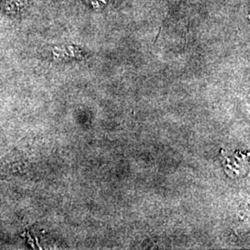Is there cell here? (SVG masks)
Instances as JSON below:
<instances>
[{
    "label": "cell",
    "instance_id": "6da1fadb",
    "mask_svg": "<svg viewBox=\"0 0 250 250\" xmlns=\"http://www.w3.org/2000/svg\"><path fill=\"white\" fill-rule=\"evenodd\" d=\"M24 153L14 148L0 159V184L14 181L22 175L25 169Z\"/></svg>",
    "mask_w": 250,
    "mask_h": 250
}]
</instances>
